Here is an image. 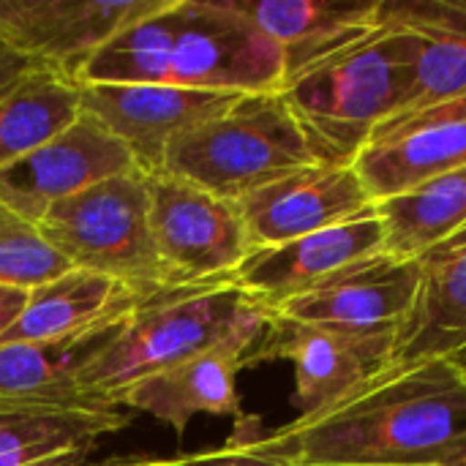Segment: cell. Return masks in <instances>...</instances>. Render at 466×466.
I'll use <instances>...</instances> for the list:
<instances>
[{"label": "cell", "instance_id": "24", "mask_svg": "<svg viewBox=\"0 0 466 466\" xmlns=\"http://www.w3.org/2000/svg\"><path fill=\"white\" fill-rule=\"evenodd\" d=\"M377 210L385 221V251L418 259L466 224V167L377 202Z\"/></svg>", "mask_w": 466, "mask_h": 466}, {"label": "cell", "instance_id": "18", "mask_svg": "<svg viewBox=\"0 0 466 466\" xmlns=\"http://www.w3.org/2000/svg\"><path fill=\"white\" fill-rule=\"evenodd\" d=\"M251 25L281 46L287 76L369 35L382 0H229Z\"/></svg>", "mask_w": 466, "mask_h": 466}, {"label": "cell", "instance_id": "20", "mask_svg": "<svg viewBox=\"0 0 466 466\" xmlns=\"http://www.w3.org/2000/svg\"><path fill=\"white\" fill-rule=\"evenodd\" d=\"M145 298L115 279L71 268L60 279L27 292V303L0 344L55 341L85 333L106 319L131 314Z\"/></svg>", "mask_w": 466, "mask_h": 466}, {"label": "cell", "instance_id": "25", "mask_svg": "<svg viewBox=\"0 0 466 466\" xmlns=\"http://www.w3.org/2000/svg\"><path fill=\"white\" fill-rule=\"evenodd\" d=\"M68 270V259L46 240L38 224L0 202V287L33 292Z\"/></svg>", "mask_w": 466, "mask_h": 466}, {"label": "cell", "instance_id": "32", "mask_svg": "<svg viewBox=\"0 0 466 466\" xmlns=\"http://www.w3.org/2000/svg\"><path fill=\"white\" fill-rule=\"evenodd\" d=\"M442 466H466V451L464 453H459L453 461H448V464H442Z\"/></svg>", "mask_w": 466, "mask_h": 466}, {"label": "cell", "instance_id": "29", "mask_svg": "<svg viewBox=\"0 0 466 466\" xmlns=\"http://www.w3.org/2000/svg\"><path fill=\"white\" fill-rule=\"evenodd\" d=\"M25 303H27V292L11 289V287H0V341L8 333V328L16 322V317L22 314Z\"/></svg>", "mask_w": 466, "mask_h": 466}, {"label": "cell", "instance_id": "28", "mask_svg": "<svg viewBox=\"0 0 466 466\" xmlns=\"http://www.w3.org/2000/svg\"><path fill=\"white\" fill-rule=\"evenodd\" d=\"M33 68H38L33 60H27L25 55H19L16 49H11L5 41H0V98L16 87Z\"/></svg>", "mask_w": 466, "mask_h": 466}, {"label": "cell", "instance_id": "14", "mask_svg": "<svg viewBox=\"0 0 466 466\" xmlns=\"http://www.w3.org/2000/svg\"><path fill=\"white\" fill-rule=\"evenodd\" d=\"M420 292V262L390 251L360 259L270 314L341 330H396L410 319Z\"/></svg>", "mask_w": 466, "mask_h": 466}, {"label": "cell", "instance_id": "16", "mask_svg": "<svg viewBox=\"0 0 466 466\" xmlns=\"http://www.w3.org/2000/svg\"><path fill=\"white\" fill-rule=\"evenodd\" d=\"M126 317L55 341L0 344V415L112 410L85 393L82 369L109 344Z\"/></svg>", "mask_w": 466, "mask_h": 466}, {"label": "cell", "instance_id": "15", "mask_svg": "<svg viewBox=\"0 0 466 466\" xmlns=\"http://www.w3.org/2000/svg\"><path fill=\"white\" fill-rule=\"evenodd\" d=\"M385 251V221L377 208L350 218L339 227L281 243L273 248L251 251L235 273V281L265 309L319 287L339 270Z\"/></svg>", "mask_w": 466, "mask_h": 466}, {"label": "cell", "instance_id": "1", "mask_svg": "<svg viewBox=\"0 0 466 466\" xmlns=\"http://www.w3.org/2000/svg\"><path fill=\"white\" fill-rule=\"evenodd\" d=\"M235 440L289 466H442L466 451V382L448 358L388 366L314 415Z\"/></svg>", "mask_w": 466, "mask_h": 466}, {"label": "cell", "instance_id": "26", "mask_svg": "<svg viewBox=\"0 0 466 466\" xmlns=\"http://www.w3.org/2000/svg\"><path fill=\"white\" fill-rule=\"evenodd\" d=\"M167 466H289L287 461L254 448L246 440H229L224 448L199 451V453H180L167 459Z\"/></svg>", "mask_w": 466, "mask_h": 466}, {"label": "cell", "instance_id": "12", "mask_svg": "<svg viewBox=\"0 0 466 466\" xmlns=\"http://www.w3.org/2000/svg\"><path fill=\"white\" fill-rule=\"evenodd\" d=\"M134 169L131 153L82 112L63 134L0 169V202L38 224L52 205Z\"/></svg>", "mask_w": 466, "mask_h": 466}, {"label": "cell", "instance_id": "31", "mask_svg": "<svg viewBox=\"0 0 466 466\" xmlns=\"http://www.w3.org/2000/svg\"><path fill=\"white\" fill-rule=\"evenodd\" d=\"M448 360H451V363L456 366V371L461 374V380L466 382V344H464V347H459V350H456V352H453V355H451Z\"/></svg>", "mask_w": 466, "mask_h": 466}, {"label": "cell", "instance_id": "30", "mask_svg": "<svg viewBox=\"0 0 466 466\" xmlns=\"http://www.w3.org/2000/svg\"><path fill=\"white\" fill-rule=\"evenodd\" d=\"M85 466H167V459H158V456H115V459Z\"/></svg>", "mask_w": 466, "mask_h": 466}, {"label": "cell", "instance_id": "11", "mask_svg": "<svg viewBox=\"0 0 466 466\" xmlns=\"http://www.w3.org/2000/svg\"><path fill=\"white\" fill-rule=\"evenodd\" d=\"M243 93L191 90L156 82H82V112L96 117L150 175L188 128L232 106Z\"/></svg>", "mask_w": 466, "mask_h": 466}, {"label": "cell", "instance_id": "3", "mask_svg": "<svg viewBox=\"0 0 466 466\" xmlns=\"http://www.w3.org/2000/svg\"><path fill=\"white\" fill-rule=\"evenodd\" d=\"M412 85V41L380 19L369 35L289 74L281 96L317 161L352 167L377 131L407 109Z\"/></svg>", "mask_w": 466, "mask_h": 466}, {"label": "cell", "instance_id": "5", "mask_svg": "<svg viewBox=\"0 0 466 466\" xmlns=\"http://www.w3.org/2000/svg\"><path fill=\"white\" fill-rule=\"evenodd\" d=\"M319 164L281 90L240 96L232 106L180 134L158 172L183 177L221 199L246 194Z\"/></svg>", "mask_w": 466, "mask_h": 466}, {"label": "cell", "instance_id": "22", "mask_svg": "<svg viewBox=\"0 0 466 466\" xmlns=\"http://www.w3.org/2000/svg\"><path fill=\"white\" fill-rule=\"evenodd\" d=\"M459 167H466V123L423 126L374 139L355 161L358 175L377 202Z\"/></svg>", "mask_w": 466, "mask_h": 466}, {"label": "cell", "instance_id": "2", "mask_svg": "<svg viewBox=\"0 0 466 466\" xmlns=\"http://www.w3.org/2000/svg\"><path fill=\"white\" fill-rule=\"evenodd\" d=\"M287 63L229 0H164L123 27L79 74V82H156L216 93H273Z\"/></svg>", "mask_w": 466, "mask_h": 466}, {"label": "cell", "instance_id": "21", "mask_svg": "<svg viewBox=\"0 0 466 466\" xmlns=\"http://www.w3.org/2000/svg\"><path fill=\"white\" fill-rule=\"evenodd\" d=\"M128 420L120 407L0 415V466H85L93 448Z\"/></svg>", "mask_w": 466, "mask_h": 466}, {"label": "cell", "instance_id": "7", "mask_svg": "<svg viewBox=\"0 0 466 466\" xmlns=\"http://www.w3.org/2000/svg\"><path fill=\"white\" fill-rule=\"evenodd\" d=\"M150 229L167 289L229 281L251 257L238 202L169 172L147 175Z\"/></svg>", "mask_w": 466, "mask_h": 466}, {"label": "cell", "instance_id": "6", "mask_svg": "<svg viewBox=\"0 0 466 466\" xmlns=\"http://www.w3.org/2000/svg\"><path fill=\"white\" fill-rule=\"evenodd\" d=\"M38 227L71 268L115 279L139 298L167 289L142 169L115 175L52 205Z\"/></svg>", "mask_w": 466, "mask_h": 466}, {"label": "cell", "instance_id": "4", "mask_svg": "<svg viewBox=\"0 0 466 466\" xmlns=\"http://www.w3.org/2000/svg\"><path fill=\"white\" fill-rule=\"evenodd\" d=\"M268 319L270 309L235 279L161 289L145 298L109 344L87 360L82 388L90 399L120 407V399L137 382Z\"/></svg>", "mask_w": 466, "mask_h": 466}, {"label": "cell", "instance_id": "10", "mask_svg": "<svg viewBox=\"0 0 466 466\" xmlns=\"http://www.w3.org/2000/svg\"><path fill=\"white\" fill-rule=\"evenodd\" d=\"M270 319L251 325L224 339L221 344L137 382L126 390L120 407L161 420L175 431L177 440L186 437V429L194 420V415L232 418L238 423L235 434L254 429L257 420H248L240 407L238 374L248 369V360L257 352L262 336L268 333Z\"/></svg>", "mask_w": 466, "mask_h": 466}, {"label": "cell", "instance_id": "19", "mask_svg": "<svg viewBox=\"0 0 466 466\" xmlns=\"http://www.w3.org/2000/svg\"><path fill=\"white\" fill-rule=\"evenodd\" d=\"M380 19L401 27L415 49V85L404 112L466 93V0H382Z\"/></svg>", "mask_w": 466, "mask_h": 466}, {"label": "cell", "instance_id": "13", "mask_svg": "<svg viewBox=\"0 0 466 466\" xmlns=\"http://www.w3.org/2000/svg\"><path fill=\"white\" fill-rule=\"evenodd\" d=\"M371 208L377 199L355 164H311L238 199L254 251L339 227Z\"/></svg>", "mask_w": 466, "mask_h": 466}, {"label": "cell", "instance_id": "9", "mask_svg": "<svg viewBox=\"0 0 466 466\" xmlns=\"http://www.w3.org/2000/svg\"><path fill=\"white\" fill-rule=\"evenodd\" d=\"M164 0H0V41L79 82L85 66Z\"/></svg>", "mask_w": 466, "mask_h": 466}, {"label": "cell", "instance_id": "23", "mask_svg": "<svg viewBox=\"0 0 466 466\" xmlns=\"http://www.w3.org/2000/svg\"><path fill=\"white\" fill-rule=\"evenodd\" d=\"M82 115V82L33 68L0 98V169L63 134Z\"/></svg>", "mask_w": 466, "mask_h": 466}, {"label": "cell", "instance_id": "27", "mask_svg": "<svg viewBox=\"0 0 466 466\" xmlns=\"http://www.w3.org/2000/svg\"><path fill=\"white\" fill-rule=\"evenodd\" d=\"M440 123H466V93L453 96V98H448V101H442V104L418 109V112H404V115L390 117V120L377 131L374 139L393 137V134L412 131V128H423V126H440ZM374 139H371V142H374Z\"/></svg>", "mask_w": 466, "mask_h": 466}, {"label": "cell", "instance_id": "17", "mask_svg": "<svg viewBox=\"0 0 466 466\" xmlns=\"http://www.w3.org/2000/svg\"><path fill=\"white\" fill-rule=\"evenodd\" d=\"M420 292L399 328L390 366L451 358L466 344V224L418 257Z\"/></svg>", "mask_w": 466, "mask_h": 466}, {"label": "cell", "instance_id": "8", "mask_svg": "<svg viewBox=\"0 0 466 466\" xmlns=\"http://www.w3.org/2000/svg\"><path fill=\"white\" fill-rule=\"evenodd\" d=\"M396 330H341L303 325L273 314L248 366L289 360L295 366L298 418L314 415L390 366Z\"/></svg>", "mask_w": 466, "mask_h": 466}]
</instances>
